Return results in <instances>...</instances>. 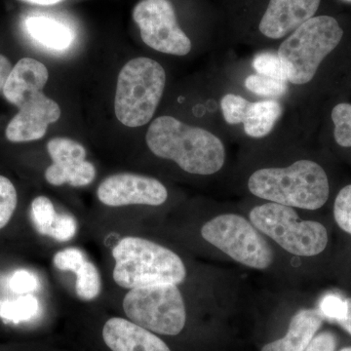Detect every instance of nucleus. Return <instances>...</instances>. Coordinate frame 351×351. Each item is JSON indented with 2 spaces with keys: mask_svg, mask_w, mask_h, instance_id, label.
<instances>
[{
  "mask_svg": "<svg viewBox=\"0 0 351 351\" xmlns=\"http://www.w3.org/2000/svg\"><path fill=\"white\" fill-rule=\"evenodd\" d=\"M338 341L332 332L325 331L315 335L304 351H336Z\"/></svg>",
  "mask_w": 351,
  "mask_h": 351,
  "instance_id": "2f4dec72",
  "label": "nucleus"
},
{
  "mask_svg": "<svg viewBox=\"0 0 351 351\" xmlns=\"http://www.w3.org/2000/svg\"><path fill=\"white\" fill-rule=\"evenodd\" d=\"M343 1L348 2V3H351V0H343Z\"/></svg>",
  "mask_w": 351,
  "mask_h": 351,
  "instance_id": "e433bc0d",
  "label": "nucleus"
},
{
  "mask_svg": "<svg viewBox=\"0 0 351 351\" xmlns=\"http://www.w3.org/2000/svg\"><path fill=\"white\" fill-rule=\"evenodd\" d=\"M321 315L323 318L331 321H336L339 323V321L346 317V304L343 299L336 295H325L321 300L319 304V309Z\"/></svg>",
  "mask_w": 351,
  "mask_h": 351,
  "instance_id": "c756f323",
  "label": "nucleus"
},
{
  "mask_svg": "<svg viewBox=\"0 0 351 351\" xmlns=\"http://www.w3.org/2000/svg\"><path fill=\"white\" fill-rule=\"evenodd\" d=\"M345 301L346 304V317L343 320L339 321V324L351 336V298L345 299Z\"/></svg>",
  "mask_w": 351,
  "mask_h": 351,
  "instance_id": "72a5a7b5",
  "label": "nucleus"
},
{
  "mask_svg": "<svg viewBox=\"0 0 351 351\" xmlns=\"http://www.w3.org/2000/svg\"><path fill=\"white\" fill-rule=\"evenodd\" d=\"M244 86L251 93L265 98H281L288 93L289 83L276 78L267 77L260 75H250L244 80Z\"/></svg>",
  "mask_w": 351,
  "mask_h": 351,
  "instance_id": "aec40b11",
  "label": "nucleus"
},
{
  "mask_svg": "<svg viewBox=\"0 0 351 351\" xmlns=\"http://www.w3.org/2000/svg\"><path fill=\"white\" fill-rule=\"evenodd\" d=\"M86 257L80 249L68 248L58 252L53 258V263L58 269L76 274L86 263Z\"/></svg>",
  "mask_w": 351,
  "mask_h": 351,
  "instance_id": "c85d7f7f",
  "label": "nucleus"
},
{
  "mask_svg": "<svg viewBox=\"0 0 351 351\" xmlns=\"http://www.w3.org/2000/svg\"><path fill=\"white\" fill-rule=\"evenodd\" d=\"M166 86V71L156 60L132 59L117 77L115 117L130 128L145 126L154 119Z\"/></svg>",
  "mask_w": 351,
  "mask_h": 351,
  "instance_id": "39448f33",
  "label": "nucleus"
},
{
  "mask_svg": "<svg viewBox=\"0 0 351 351\" xmlns=\"http://www.w3.org/2000/svg\"><path fill=\"white\" fill-rule=\"evenodd\" d=\"M248 189L261 199L311 211L324 206L330 193L326 172L307 159L286 167L256 170L249 178Z\"/></svg>",
  "mask_w": 351,
  "mask_h": 351,
  "instance_id": "f03ea898",
  "label": "nucleus"
},
{
  "mask_svg": "<svg viewBox=\"0 0 351 351\" xmlns=\"http://www.w3.org/2000/svg\"><path fill=\"white\" fill-rule=\"evenodd\" d=\"M39 282L36 276L27 270H18L10 280V287L18 294H27L38 288Z\"/></svg>",
  "mask_w": 351,
  "mask_h": 351,
  "instance_id": "7c9ffc66",
  "label": "nucleus"
},
{
  "mask_svg": "<svg viewBox=\"0 0 351 351\" xmlns=\"http://www.w3.org/2000/svg\"><path fill=\"white\" fill-rule=\"evenodd\" d=\"M75 276V292L78 298L83 301L96 299L101 288V276L96 265L87 261Z\"/></svg>",
  "mask_w": 351,
  "mask_h": 351,
  "instance_id": "6ab92c4d",
  "label": "nucleus"
},
{
  "mask_svg": "<svg viewBox=\"0 0 351 351\" xmlns=\"http://www.w3.org/2000/svg\"><path fill=\"white\" fill-rule=\"evenodd\" d=\"M339 351H351V346H348V348H343V350H341Z\"/></svg>",
  "mask_w": 351,
  "mask_h": 351,
  "instance_id": "c9c22d12",
  "label": "nucleus"
},
{
  "mask_svg": "<svg viewBox=\"0 0 351 351\" xmlns=\"http://www.w3.org/2000/svg\"><path fill=\"white\" fill-rule=\"evenodd\" d=\"M250 101L243 96L234 93H226L219 101L221 117L228 125H239L243 121L245 112Z\"/></svg>",
  "mask_w": 351,
  "mask_h": 351,
  "instance_id": "b1692460",
  "label": "nucleus"
},
{
  "mask_svg": "<svg viewBox=\"0 0 351 351\" xmlns=\"http://www.w3.org/2000/svg\"><path fill=\"white\" fill-rule=\"evenodd\" d=\"M57 214L52 201L46 196H38L32 200V219L34 228L38 230L39 234L47 237V233L49 232Z\"/></svg>",
  "mask_w": 351,
  "mask_h": 351,
  "instance_id": "412c9836",
  "label": "nucleus"
},
{
  "mask_svg": "<svg viewBox=\"0 0 351 351\" xmlns=\"http://www.w3.org/2000/svg\"><path fill=\"white\" fill-rule=\"evenodd\" d=\"M334 217L339 228L351 234V184L341 189L337 195Z\"/></svg>",
  "mask_w": 351,
  "mask_h": 351,
  "instance_id": "bb28decb",
  "label": "nucleus"
},
{
  "mask_svg": "<svg viewBox=\"0 0 351 351\" xmlns=\"http://www.w3.org/2000/svg\"><path fill=\"white\" fill-rule=\"evenodd\" d=\"M252 66L257 75L288 82L287 71L277 53L263 52L256 55Z\"/></svg>",
  "mask_w": 351,
  "mask_h": 351,
  "instance_id": "4be33fe9",
  "label": "nucleus"
},
{
  "mask_svg": "<svg viewBox=\"0 0 351 351\" xmlns=\"http://www.w3.org/2000/svg\"><path fill=\"white\" fill-rule=\"evenodd\" d=\"M282 113V105L274 99L250 101L242 121L244 133L253 138L267 137L274 131Z\"/></svg>",
  "mask_w": 351,
  "mask_h": 351,
  "instance_id": "a211bd4d",
  "label": "nucleus"
},
{
  "mask_svg": "<svg viewBox=\"0 0 351 351\" xmlns=\"http://www.w3.org/2000/svg\"><path fill=\"white\" fill-rule=\"evenodd\" d=\"M27 3L34 4V5L39 6H51L63 1V0H22Z\"/></svg>",
  "mask_w": 351,
  "mask_h": 351,
  "instance_id": "f704fd0d",
  "label": "nucleus"
},
{
  "mask_svg": "<svg viewBox=\"0 0 351 351\" xmlns=\"http://www.w3.org/2000/svg\"><path fill=\"white\" fill-rule=\"evenodd\" d=\"M145 143L154 156L173 161L189 174L214 175L226 163V147L218 136L170 115L152 120Z\"/></svg>",
  "mask_w": 351,
  "mask_h": 351,
  "instance_id": "f257e3e1",
  "label": "nucleus"
},
{
  "mask_svg": "<svg viewBox=\"0 0 351 351\" xmlns=\"http://www.w3.org/2000/svg\"><path fill=\"white\" fill-rule=\"evenodd\" d=\"M321 0H269L261 16L258 31L263 38L283 40L315 16Z\"/></svg>",
  "mask_w": 351,
  "mask_h": 351,
  "instance_id": "ddd939ff",
  "label": "nucleus"
},
{
  "mask_svg": "<svg viewBox=\"0 0 351 351\" xmlns=\"http://www.w3.org/2000/svg\"><path fill=\"white\" fill-rule=\"evenodd\" d=\"M331 119L337 144L343 147H351V104H338L332 108Z\"/></svg>",
  "mask_w": 351,
  "mask_h": 351,
  "instance_id": "5701e85b",
  "label": "nucleus"
},
{
  "mask_svg": "<svg viewBox=\"0 0 351 351\" xmlns=\"http://www.w3.org/2000/svg\"><path fill=\"white\" fill-rule=\"evenodd\" d=\"M113 279L120 287L135 289L175 284L186 276L182 258L161 245L141 237H127L113 248Z\"/></svg>",
  "mask_w": 351,
  "mask_h": 351,
  "instance_id": "7ed1b4c3",
  "label": "nucleus"
},
{
  "mask_svg": "<svg viewBox=\"0 0 351 351\" xmlns=\"http://www.w3.org/2000/svg\"><path fill=\"white\" fill-rule=\"evenodd\" d=\"M24 25L32 40L50 50L68 49L75 40V32L68 25L48 16H29Z\"/></svg>",
  "mask_w": 351,
  "mask_h": 351,
  "instance_id": "f3484780",
  "label": "nucleus"
},
{
  "mask_svg": "<svg viewBox=\"0 0 351 351\" xmlns=\"http://www.w3.org/2000/svg\"><path fill=\"white\" fill-rule=\"evenodd\" d=\"M48 78L45 64L32 58H23L9 73L2 93L9 103L19 108L34 95L43 92Z\"/></svg>",
  "mask_w": 351,
  "mask_h": 351,
  "instance_id": "4468645a",
  "label": "nucleus"
},
{
  "mask_svg": "<svg viewBox=\"0 0 351 351\" xmlns=\"http://www.w3.org/2000/svg\"><path fill=\"white\" fill-rule=\"evenodd\" d=\"M11 69H12V66H11L10 61L5 56L0 54V91L3 89Z\"/></svg>",
  "mask_w": 351,
  "mask_h": 351,
  "instance_id": "473e14b6",
  "label": "nucleus"
},
{
  "mask_svg": "<svg viewBox=\"0 0 351 351\" xmlns=\"http://www.w3.org/2000/svg\"><path fill=\"white\" fill-rule=\"evenodd\" d=\"M77 232V221L69 214H57L51 226L47 237L59 242H66L73 239Z\"/></svg>",
  "mask_w": 351,
  "mask_h": 351,
  "instance_id": "cd10ccee",
  "label": "nucleus"
},
{
  "mask_svg": "<svg viewBox=\"0 0 351 351\" xmlns=\"http://www.w3.org/2000/svg\"><path fill=\"white\" fill-rule=\"evenodd\" d=\"M61 117V108L43 92L25 101L9 121L5 136L9 142L29 143L45 136L50 124Z\"/></svg>",
  "mask_w": 351,
  "mask_h": 351,
  "instance_id": "f8f14e48",
  "label": "nucleus"
},
{
  "mask_svg": "<svg viewBox=\"0 0 351 351\" xmlns=\"http://www.w3.org/2000/svg\"><path fill=\"white\" fill-rule=\"evenodd\" d=\"M123 309L132 322L156 334L177 336L186 325V306L175 284L131 289Z\"/></svg>",
  "mask_w": 351,
  "mask_h": 351,
  "instance_id": "0eeeda50",
  "label": "nucleus"
},
{
  "mask_svg": "<svg viewBox=\"0 0 351 351\" xmlns=\"http://www.w3.org/2000/svg\"><path fill=\"white\" fill-rule=\"evenodd\" d=\"M47 152L53 163L45 170V180L55 186L69 184L82 188L91 184L96 168L86 160V149L69 138H53L47 143Z\"/></svg>",
  "mask_w": 351,
  "mask_h": 351,
  "instance_id": "9b49d317",
  "label": "nucleus"
},
{
  "mask_svg": "<svg viewBox=\"0 0 351 351\" xmlns=\"http://www.w3.org/2000/svg\"><path fill=\"white\" fill-rule=\"evenodd\" d=\"M318 309H302L295 313L283 338L263 346L262 351H304L322 325Z\"/></svg>",
  "mask_w": 351,
  "mask_h": 351,
  "instance_id": "dca6fc26",
  "label": "nucleus"
},
{
  "mask_svg": "<svg viewBox=\"0 0 351 351\" xmlns=\"http://www.w3.org/2000/svg\"><path fill=\"white\" fill-rule=\"evenodd\" d=\"M97 196L104 205L110 207L159 206L167 200L168 191L162 182L154 178L120 173L104 180L97 191Z\"/></svg>",
  "mask_w": 351,
  "mask_h": 351,
  "instance_id": "9d476101",
  "label": "nucleus"
},
{
  "mask_svg": "<svg viewBox=\"0 0 351 351\" xmlns=\"http://www.w3.org/2000/svg\"><path fill=\"white\" fill-rule=\"evenodd\" d=\"M103 339L112 351H171L154 332L124 318L108 319L103 328Z\"/></svg>",
  "mask_w": 351,
  "mask_h": 351,
  "instance_id": "2eb2a0df",
  "label": "nucleus"
},
{
  "mask_svg": "<svg viewBox=\"0 0 351 351\" xmlns=\"http://www.w3.org/2000/svg\"><path fill=\"white\" fill-rule=\"evenodd\" d=\"M210 244L246 267L265 269L274 262L271 247L251 221L237 214H223L201 228Z\"/></svg>",
  "mask_w": 351,
  "mask_h": 351,
  "instance_id": "6e6552de",
  "label": "nucleus"
},
{
  "mask_svg": "<svg viewBox=\"0 0 351 351\" xmlns=\"http://www.w3.org/2000/svg\"><path fill=\"white\" fill-rule=\"evenodd\" d=\"M133 19L142 40L152 49L179 57L186 56L193 49L170 0H141L134 8Z\"/></svg>",
  "mask_w": 351,
  "mask_h": 351,
  "instance_id": "1a4fd4ad",
  "label": "nucleus"
},
{
  "mask_svg": "<svg viewBox=\"0 0 351 351\" xmlns=\"http://www.w3.org/2000/svg\"><path fill=\"white\" fill-rule=\"evenodd\" d=\"M38 311V301L32 295H25L16 302H6L0 308V315L5 319H29Z\"/></svg>",
  "mask_w": 351,
  "mask_h": 351,
  "instance_id": "a878e982",
  "label": "nucleus"
},
{
  "mask_svg": "<svg viewBox=\"0 0 351 351\" xmlns=\"http://www.w3.org/2000/svg\"><path fill=\"white\" fill-rule=\"evenodd\" d=\"M249 218L258 230L293 255L313 257L326 248L325 226L318 221H302L292 207L265 203L253 208Z\"/></svg>",
  "mask_w": 351,
  "mask_h": 351,
  "instance_id": "423d86ee",
  "label": "nucleus"
},
{
  "mask_svg": "<svg viewBox=\"0 0 351 351\" xmlns=\"http://www.w3.org/2000/svg\"><path fill=\"white\" fill-rule=\"evenodd\" d=\"M343 36L338 21L327 15L314 16L289 34L276 51L287 71L288 83L308 84Z\"/></svg>",
  "mask_w": 351,
  "mask_h": 351,
  "instance_id": "20e7f679",
  "label": "nucleus"
},
{
  "mask_svg": "<svg viewBox=\"0 0 351 351\" xmlns=\"http://www.w3.org/2000/svg\"><path fill=\"white\" fill-rule=\"evenodd\" d=\"M17 202L15 186L8 178L0 175V230L8 225L17 207Z\"/></svg>",
  "mask_w": 351,
  "mask_h": 351,
  "instance_id": "393cba45",
  "label": "nucleus"
}]
</instances>
